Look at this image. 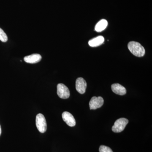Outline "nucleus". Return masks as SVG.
<instances>
[{"label":"nucleus","mask_w":152,"mask_h":152,"mask_svg":"<svg viewBox=\"0 0 152 152\" xmlns=\"http://www.w3.org/2000/svg\"><path fill=\"white\" fill-rule=\"evenodd\" d=\"M99 152H113L111 149L107 146L101 145L99 149Z\"/></svg>","instance_id":"13"},{"label":"nucleus","mask_w":152,"mask_h":152,"mask_svg":"<svg viewBox=\"0 0 152 152\" xmlns=\"http://www.w3.org/2000/svg\"><path fill=\"white\" fill-rule=\"evenodd\" d=\"M104 41V38L103 36H98L90 40L89 41L88 44L91 47H98L103 43Z\"/></svg>","instance_id":"10"},{"label":"nucleus","mask_w":152,"mask_h":152,"mask_svg":"<svg viewBox=\"0 0 152 152\" xmlns=\"http://www.w3.org/2000/svg\"><path fill=\"white\" fill-rule=\"evenodd\" d=\"M63 119L70 127H74L76 125V121L73 115L68 112H64L62 115Z\"/></svg>","instance_id":"7"},{"label":"nucleus","mask_w":152,"mask_h":152,"mask_svg":"<svg viewBox=\"0 0 152 152\" xmlns=\"http://www.w3.org/2000/svg\"><path fill=\"white\" fill-rule=\"evenodd\" d=\"M103 98L101 96H94L89 102V107L91 110H96L102 107L103 105Z\"/></svg>","instance_id":"5"},{"label":"nucleus","mask_w":152,"mask_h":152,"mask_svg":"<svg viewBox=\"0 0 152 152\" xmlns=\"http://www.w3.org/2000/svg\"><path fill=\"white\" fill-rule=\"evenodd\" d=\"M108 25V22L105 19H102L98 22L95 26V30L98 32L102 31L107 28Z\"/></svg>","instance_id":"11"},{"label":"nucleus","mask_w":152,"mask_h":152,"mask_svg":"<svg viewBox=\"0 0 152 152\" xmlns=\"http://www.w3.org/2000/svg\"><path fill=\"white\" fill-rule=\"evenodd\" d=\"M0 40L5 42L8 40V37L4 31L0 28Z\"/></svg>","instance_id":"12"},{"label":"nucleus","mask_w":152,"mask_h":152,"mask_svg":"<svg viewBox=\"0 0 152 152\" xmlns=\"http://www.w3.org/2000/svg\"><path fill=\"white\" fill-rule=\"evenodd\" d=\"M42 57L40 55L38 54H34L30 56L24 57V60L26 62L29 64H36L39 62L42 59Z\"/></svg>","instance_id":"8"},{"label":"nucleus","mask_w":152,"mask_h":152,"mask_svg":"<svg viewBox=\"0 0 152 152\" xmlns=\"http://www.w3.org/2000/svg\"><path fill=\"white\" fill-rule=\"evenodd\" d=\"M128 48L130 51L136 56L143 57L145 53L144 47L138 42L134 41L129 42L128 45Z\"/></svg>","instance_id":"1"},{"label":"nucleus","mask_w":152,"mask_h":152,"mask_svg":"<svg viewBox=\"0 0 152 152\" xmlns=\"http://www.w3.org/2000/svg\"><path fill=\"white\" fill-rule=\"evenodd\" d=\"M36 124L40 132L44 133L47 131V124L45 118L42 114H38L36 116Z\"/></svg>","instance_id":"2"},{"label":"nucleus","mask_w":152,"mask_h":152,"mask_svg":"<svg viewBox=\"0 0 152 152\" xmlns=\"http://www.w3.org/2000/svg\"><path fill=\"white\" fill-rule=\"evenodd\" d=\"M1 125H0V136H1Z\"/></svg>","instance_id":"14"},{"label":"nucleus","mask_w":152,"mask_h":152,"mask_svg":"<svg viewBox=\"0 0 152 152\" xmlns=\"http://www.w3.org/2000/svg\"><path fill=\"white\" fill-rule=\"evenodd\" d=\"M129 123V120L125 118H121L116 121L113 126L112 131L115 133H120L124 130Z\"/></svg>","instance_id":"3"},{"label":"nucleus","mask_w":152,"mask_h":152,"mask_svg":"<svg viewBox=\"0 0 152 152\" xmlns=\"http://www.w3.org/2000/svg\"><path fill=\"white\" fill-rule=\"evenodd\" d=\"M86 88L87 83L84 79L82 77L78 78L76 81V89L77 91L83 94L86 92Z\"/></svg>","instance_id":"6"},{"label":"nucleus","mask_w":152,"mask_h":152,"mask_svg":"<svg viewBox=\"0 0 152 152\" xmlns=\"http://www.w3.org/2000/svg\"><path fill=\"white\" fill-rule=\"evenodd\" d=\"M112 91L117 94L121 95H125L126 93V90L125 87L118 83L113 84L112 85Z\"/></svg>","instance_id":"9"},{"label":"nucleus","mask_w":152,"mask_h":152,"mask_svg":"<svg viewBox=\"0 0 152 152\" xmlns=\"http://www.w3.org/2000/svg\"><path fill=\"white\" fill-rule=\"evenodd\" d=\"M57 94L61 99H68L70 96L69 90L64 84H58L57 86Z\"/></svg>","instance_id":"4"}]
</instances>
